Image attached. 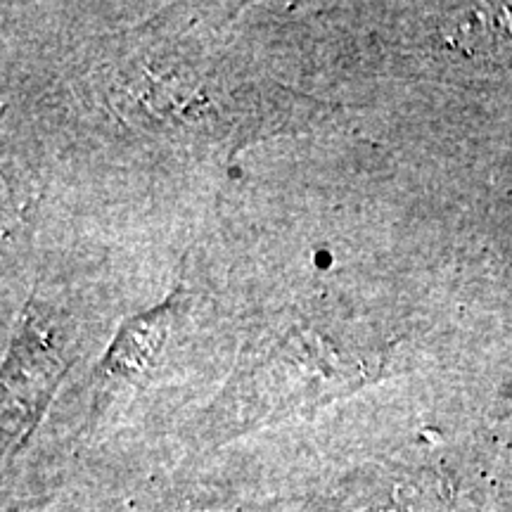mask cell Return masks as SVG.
Instances as JSON below:
<instances>
[{
  "label": "cell",
  "instance_id": "1",
  "mask_svg": "<svg viewBox=\"0 0 512 512\" xmlns=\"http://www.w3.org/2000/svg\"><path fill=\"white\" fill-rule=\"evenodd\" d=\"M451 38L489 57H508L512 53V17L508 8H477L465 12L451 29Z\"/></svg>",
  "mask_w": 512,
  "mask_h": 512
}]
</instances>
